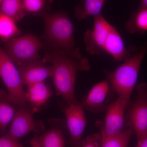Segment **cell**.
I'll use <instances>...</instances> for the list:
<instances>
[{"label": "cell", "instance_id": "1", "mask_svg": "<svg viewBox=\"0 0 147 147\" xmlns=\"http://www.w3.org/2000/svg\"><path fill=\"white\" fill-rule=\"evenodd\" d=\"M42 60L52 64V77L57 94L67 104L80 103L75 94L76 74L79 71H89L88 59L85 57L76 59L60 49H47Z\"/></svg>", "mask_w": 147, "mask_h": 147}, {"label": "cell", "instance_id": "2", "mask_svg": "<svg viewBox=\"0 0 147 147\" xmlns=\"http://www.w3.org/2000/svg\"><path fill=\"white\" fill-rule=\"evenodd\" d=\"M40 17L45 25L43 37L47 49H60L76 59L82 57L79 49L76 47L74 27L67 12H48Z\"/></svg>", "mask_w": 147, "mask_h": 147}, {"label": "cell", "instance_id": "3", "mask_svg": "<svg viewBox=\"0 0 147 147\" xmlns=\"http://www.w3.org/2000/svg\"><path fill=\"white\" fill-rule=\"evenodd\" d=\"M147 53V42L115 70H105L110 88L118 96L131 97L138 80L142 61Z\"/></svg>", "mask_w": 147, "mask_h": 147}, {"label": "cell", "instance_id": "4", "mask_svg": "<svg viewBox=\"0 0 147 147\" xmlns=\"http://www.w3.org/2000/svg\"><path fill=\"white\" fill-rule=\"evenodd\" d=\"M0 45L1 77L6 87L8 100L13 105L23 106L27 102L18 69Z\"/></svg>", "mask_w": 147, "mask_h": 147}, {"label": "cell", "instance_id": "5", "mask_svg": "<svg viewBox=\"0 0 147 147\" xmlns=\"http://www.w3.org/2000/svg\"><path fill=\"white\" fill-rule=\"evenodd\" d=\"M5 52L17 67L37 59L44 44L34 35L27 34L12 38L5 42Z\"/></svg>", "mask_w": 147, "mask_h": 147}, {"label": "cell", "instance_id": "6", "mask_svg": "<svg viewBox=\"0 0 147 147\" xmlns=\"http://www.w3.org/2000/svg\"><path fill=\"white\" fill-rule=\"evenodd\" d=\"M130 98L120 96L107 106L105 120L99 126L101 138L115 136L125 129V113Z\"/></svg>", "mask_w": 147, "mask_h": 147}, {"label": "cell", "instance_id": "7", "mask_svg": "<svg viewBox=\"0 0 147 147\" xmlns=\"http://www.w3.org/2000/svg\"><path fill=\"white\" fill-rule=\"evenodd\" d=\"M137 96L128 115V125L132 127L137 141L147 132V84L139 83Z\"/></svg>", "mask_w": 147, "mask_h": 147}, {"label": "cell", "instance_id": "8", "mask_svg": "<svg viewBox=\"0 0 147 147\" xmlns=\"http://www.w3.org/2000/svg\"><path fill=\"white\" fill-rule=\"evenodd\" d=\"M112 25L102 14L94 17L93 28L85 32L84 42L87 52L91 55L104 53L105 41Z\"/></svg>", "mask_w": 147, "mask_h": 147}, {"label": "cell", "instance_id": "9", "mask_svg": "<svg viewBox=\"0 0 147 147\" xmlns=\"http://www.w3.org/2000/svg\"><path fill=\"white\" fill-rule=\"evenodd\" d=\"M82 103L67 104L65 108L67 125L69 134V144L78 147L82 141L87 121Z\"/></svg>", "mask_w": 147, "mask_h": 147}, {"label": "cell", "instance_id": "10", "mask_svg": "<svg viewBox=\"0 0 147 147\" xmlns=\"http://www.w3.org/2000/svg\"><path fill=\"white\" fill-rule=\"evenodd\" d=\"M42 127L35 120L33 111L23 108L15 113L7 134L19 140L32 131L39 132Z\"/></svg>", "mask_w": 147, "mask_h": 147}, {"label": "cell", "instance_id": "11", "mask_svg": "<svg viewBox=\"0 0 147 147\" xmlns=\"http://www.w3.org/2000/svg\"><path fill=\"white\" fill-rule=\"evenodd\" d=\"M45 63L39 59L31 61L18 67L21 81L23 85L28 86L45 80L53 75L52 65H45Z\"/></svg>", "mask_w": 147, "mask_h": 147}, {"label": "cell", "instance_id": "12", "mask_svg": "<svg viewBox=\"0 0 147 147\" xmlns=\"http://www.w3.org/2000/svg\"><path fill=\"white\" fill-rule=\"evenodd\" d=\"M110 85L108 80L101 81L90 90L82 103L83 108L93 113H102L106 109L105 101L109 92Z\"/></svg>", "mask_w": 147, "mask_h": 147}, {"label": "cell", "instance_id": "13", "mask_svg": "<svg viewBox=\"0 0 147 147\" xmlns=\"http://www.w3.org/2000/svg\"><path fill=\"white\" fill-rule=\"evenodd\" d=\"M104 52L116 61H125L132 55L125 47L122 38L115 27L112 26L104 47Z\"/></svg>", "mask_w": 147, "mask_h": 147}, {"label": "cell", "instance_id": "14", "mask_svg": "<svg viewBox=\"0 0 147 147\" xmlns=\"http://www.w3.org/2000/svg\"><path fill=\"white\" fill-rule=\"evenodd\" d=\"M27 101L34 108L42 106L51 96L53 91L50 86L45 82H39L27 86Z\"/></svg>", "mask_w": 147, "mask_h": 147}, {"label": "cell", "instance_id": "15", "mask_svg": "<svg viewBox=\"0 0 147 147\" xmlns=\"http://www.w3.org/2000/svg\"><path fill=\"white\" fill-rule=\"evenodd\" d=\"M106 0H81L75 8L74 13L79 20L86 19L88 16L94 17L101 14Z\"/></svg>", "mask_w": 147, "mask_h": 147}, {"label": "cell", "instance_id": "16", "mask_svg": "<svg viewBox=\"0 0 147 147\" xmlns=\"http://www.w3.org/2000/svg\"><path fill=\"white\" fill-rule=\"evenodd\" d=\"M125 28L131 34H144L147 32V8H138L131 14Z\"/></svg>", "mask_w": 147, "mask_h": 147}, {"label": "cell", "instance_id": "17", "mask_svg": "<svg viewBox=\"0 0 147 147\" xmlns=\"http://www.w3.org/2000/svg\"><path fill=\"white\" fill-rule=\"evenodd\" d=\"M16 21L11 17L0 13V41L6 42L20 36L21 31Z\"/></svg>", "mask_w": 147, "mask_h": 147}, {"label": "cell", "instance_id": "18", "mask_svg": "<svg viewBox=\"0 0 147 147\" xmlns=\"http://www.w3.org/2000/svg\"><path fill=\"white\" fill-rule=\"evenodd\" d=\"M37 139L40 147H65L63 134L59 128L50 129Z\"/></svg>", "mask_w": 147, "mask_h": 147}, {"label": "cell", "instance_id": "19", "mask_svg": "<svg viewBox=\"0 0 147 147\" xmlns=\"http://www.w3.org/2000/svg\"><path fill=\"white\" fill-rule=\"evenodd\" d=\"M0 13L19 21L26 16L22 0H3L0 5Z\"/></svg>", "mask_w": 147, "mask_h": 147}, {"label": "cell", "instance_id": "20", "mask_svg": "<svg viewBox=\"0 0 147 147\" xmlns=\"http://www.w3.org/2000/svg\"><path fill=\"white\" fill-rule=\"evenodd\" d=\"M134 134L133 128L128 125V127L119 134L112 137L101 138V147H127Z\"/></svg>", "mask_w": 147, "mask_h": 147}, {"label": "cell", "instance_id": "21", "mask_svg": "<svg viewBox=\"0 0 147 147\" xmlns=\"http://www.w3.org/2000/svg\"><path fill=\"white\" fill-rule=\"evenodd\" d=\"M13 104L5 97L0 96V129L4 131L11 122L15 115V108Z\"/></svg>", "mask_w": 147, "mask_h": 147}, {"label": "cell", "instance_id": "22", "mask_svg": "<svg viewBox=\"0 0 147 147\" xmlns=\"http://www.w3.org/2000/svg\"><path fill=\"white\" fill-rule=\"evenodd\" d=\"M26 13L40 16L48 13L53 0H23Z\"/></svg>", "mask_w": 147, "mask_h": 147}, {"label": "cell", "instance_id": "23", "mask_svg": "<svg viewBox=\"0 0 147 147\" xmlns=\"http://www.w3.org/2000/svg\"><path fill=\"white\" fill-rule=\"evenodd\" d=\"M101 137L100 132L82 140L78 147H101Z\"/></svg>", "mask_w": 147, "mask_h": 147}, {"label": "cell", "instance_id": "24", "mask_svg": "<svg viewBox=\"0 0 147 147\" xmlns=\"http://www.w3.org/2000/svg\"><path fill=\"white\" fill-rule=\"evenodd\" d=\"M0 147H24L19 142L8 134L0 137Z\"/></svg>", "mask_w": 147, "mask_h": 147}, {"label": "cell", "instance_id": "25", "mask_svg": "<svg viewBox=\"0 0 147 147\" xmlns=\"http://www.w3.org/2000/svg\"><path fill=\"white\" fill-rule=\"evenodd\" d=\"M137 141L135 147H147V132Z\"/></svg>", "mask_w": 147, "mask_h": 147}, {"label": "cell", "instance_id": "26", "mask_svg": "<svg viewBox=\"0 0 147 147\" xmlns=\"http://www.w3.org/2000/svg\"><path fill=\"white\" fill-rule=\"evenodd\" d=\"M31 147H40L37 141V137H34L30 142Z\"/></svg>", "mask_w": 147, "mask_h": 147}, {"label": "cell", "instance_id": "27", "mask_svg": "<svg viewBox=\"0 0 147 147\" xmlns=\"http://www.w3.org/2000/svg\"><path fill=\"white\" fill-rule=\"evenodd\" d=\"M138 8H147V0H141Z\"/></svg>", "mask_w": 147, "mask_h": 147}, {"label": "cell", "instance_id": "28", "mask_svg": "<svg viewBox=\"0 0 147 147\" xmlns=\"http://www.w3.org/2000/svg\"><path fill=\"white\" fill-rule=\"evenodd\" d=\"M3 0H0V5H1V4Z\"/></svg>", "mask_w": 147, "mask_h": 147}, {"label": "cell", "instance_id": "29", "mask_svg": "<svg viewBox=\"0 0 147 147\" xmlns=\"http://www.w3.org/2000/svg\"><path fill=\"white\" fill-rule=\"evenodd\" d=\"M0 77H1V69H0Z\"/></svg>", "mask_w": 147, "mask_h": 147}, {"label": "cell", "instance_id": "30", "mask_svg": "<svg viewBox=\"0 0 147 147\" xmlns=\"http://www.w3.org/2000/svg\"><path fill=\"white\" fill-rule=\"evenodd\" d=\"M22 1H23V0H22Z\"/></svg>", "mask_w": 147, "mask_h": 147}]
</instances>
